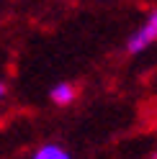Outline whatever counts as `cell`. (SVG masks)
<instances>
[{
    "label": "cell",
    "instance_id": "6da1fadb",
    "mask_svg": "<svg viewBox=\"0 0 157 159\" xmlns=\"http://www.w3.org/2000/svg\"><path fill=\"white\" fill-rule=\"evenodd\" d=\"M155 41H157V8L142 21V26L136 31L129 34V39H126V54L136 57V54L147 52Z\"/></svg>",
    "mask_w": 157,
    "mask_h": 159
},
{
    "label": "cell",
    "instance_id": "5b68a950",
    "mask_svg": "<svg viewBox=\"0 0 157 159\" xmlns=\"http://www.w3.org/2000/svg\"><path fill=\"white\" fill-rule=\"evenodd\" d=\"M152 159H157V152H155V154H152Z\"/></svg>",
    "mask_w": 157,
    "mask_h": 159
},
{
    "label": "cell",
    "instance_id": "277c9868",
    "mask_svg": "<svg viewBox=\"0 0 157 159\" xmlns=\"http://www.w3.org/2000/svg\"><path fill=\"white\" fill-rule=\"evenodd\" d=\"M5 90H8V87H5V82H0V100L5 98Z\"/></svg>",
    "mask_w": 157,
    "mask_h": 159
},
{
    "label": "cell",
    "instance_id": "7a4b0ae2",
    "mask_svg": "<svg viewBox=\"0 0 157 159\" xmlns=\"http://www.w3.org/2000/svg\"><path fill=\"white\" fill-rule=\"evenodd\" d=\"M49 100L54 105H59V108H67V105H72L77 100V87L72 82H57L49 90Z\"/></svg>",
    "mask_w": 157,
    "mask_h": 159
},
{
    "label": "cell",
    "instance_id": "3957f363",
    "mask_svg": "<svg viewBox=\"0 0 157 159\" xmlns=\"http://www.w3.org/2000/svg\"><path fill=\"white\" fill-rule=\"evenodd\" d=\"M31 159H72V154L67 152V146L57 144V141H46L31 154Z\"/></svg>",
    "mask_w": 157,
    "mask_h": 159
}]
</instances>
